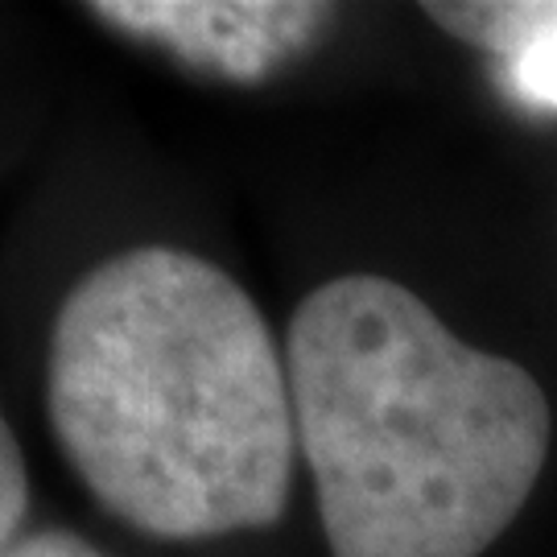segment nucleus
Masks as SVG:
<instances>
[{
    "mask_svg": "<svg viewBox=\"0 0 557 557\" xmlns=\"http://www.w3.org/2000/svg\"><path fill=\"white\" fill-rule=\"evenodd\" d=\"M46 409L83 487L149 537H223L285 512L289 372L252 298L195 252L133 248L66 294Z\"/></svg>",
    "mask_w": 557,
    "mask_h": 557,
    "instance_id": "f257e3e1",
    "label": "nucleus"
},
{
    "mask_svg": "<svg viewBox=\"0 0 557 557\" xmlns=\"http://www.w3.org/2000/svg\"><path fill=\"white\" fill-rule=\"evenodd\" d=\"M285 372L335 557H483L545 471L537 380L400 281L319 285L289 322Z\"/></svg>",
    "mask_w": 557,
    "mask_h": 557,
    "instance_id": "f03ea898",
    "label": "nucleus"
},
{
    "mask_svg": "<svg viewBox=\"0 0 557 557\" xmlns=\"http://www.w3.org/2000/svg\"><path fill=\"white\" fill-rule=\"evenodd\" d=\"M87 13L165 46L199 71L257 83L319 38L335 9L285 0H100Z\"/></svg>",
    "mask_w": 557,
    "mask_h": 557,
    "instance_id": "7ed1b4c3",
    "label": "nucleus"
},
{
    "mask_svg": "<svg viewBox=\"0 0 557 557\" xmlns=\"http://www.w3.org/2000/svg\"><path fill=\"white\" fill-rule=\"evenodd\" d=\"M425 13L446 34L492 50L504 62V79L520 103L557 112V0L425 4Z\"/></svg>",
    "mask_w": 557,
    "mask_h": 557,
    "instance_id": "20e7f679",
    "label": "nucleus"
},
{
    "mask_svg": "<svg viewBox=\"0 0 557 557\" xmlns=\"http://www.w3.org/2000/svg\"><path fill=\"white\" fill-rule=\"evenodd\" d=\"M29 504V483H25V458L9 430V418L0 413V554L13 545V533L21 529Z\"/></svg>",
    "mask_w": 557,
    "mask_h": 557,
    "instance_id": "39448f33",
    "label": "nucleus"
},
{
    "mask_svg": "<svg viewBox=\"0 0 557 557\" xmlns=\"http://www.w3.org/2000/svg\"><path fill=\"white\" fill-rule=\"evenodd\" d=\"M0 557H103L96 545H87L75 533H62V529H50V533H34V537L13 541Z\"/></svg>",
    "mask_w": 557,
    "mask_h": 557,
    "instance_id": "423d86ee",
    "label": "nucleus"
}]
</instances>
